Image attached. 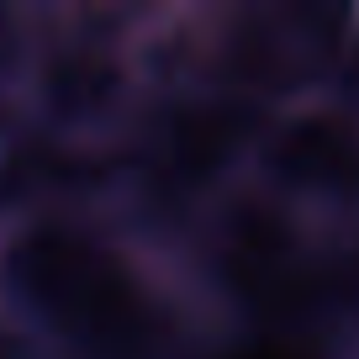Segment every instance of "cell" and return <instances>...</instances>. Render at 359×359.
I'll return each mask as SVG.
<instances>
[{"label": "cell", "mask_w": 359, "mask_h": 359, "mask_svg": "<svg viewBox=\"0 0 359 359\" xmlns=\"http://www.w3.org/2000/svg\"><path fill=\"white\" fill-rule=\"evenodd\" d=\"M0 323L53 359H196L227 327L191 254L111 206L0 217Z\"/></svg>", "instance_id": "obj_1"}, {"label": "cell", "mask_w": 359, "mask_h": 359, "mask_svg": "<svg viewBox=\"0 0 359 359\" xmlns=\"http://www.w3.org/2000/svg\"><path fill=\"white\" fill-rule=\"evenodd\" d=\"M101 16H58V27L32 32L16 85V111L27 127L69 148L111 154L122 137H137L154 85L137 58V16H116L101 32Z\"/></svg>", "instance_id": "obj_2"}, {"label": "cell", "mask_w": 359, "mask_h": 359, "mask_svg": "<svg viewBox=\"0 0 359 359\" xmlns=\"http://www.w3.org/2000/svg\"><path fill=\"white\" fill-rule=\"evenodd\" d=\"M243 180L317 227L333 217H359V116L312 90L275 101L259 122Z\"/></svg>", "instance_id": "obj_3"}, {"label": "cell", "mask_w": 359, "mask_h": 359, "mask_svg": "<svg viewBox=\"0 0 359 359\" xmlns=\"http://www.w3.org/2000/svg\"><path fill=\"white\" fill-rule=\"evenodd\" d=\"M196 359H344L333 327L302 323H227L196 348Z\"/></svg>", "instance_id": "obj_4"}, {"label": "cell", "mask_w": 359, "mask_h": 359, "mask_svg": "<svg viewBox=\"0 0 359 359\" xmlns=\"http://www.w3.org/2000/svg\"><path fill=\"white\" fill-rule=\"evenodd\" d=\"M327 95H333L344 111L359 116V27L333 43V58H327Z\"/></svg>", "instance_id": "obj_5"}]
</instances>
